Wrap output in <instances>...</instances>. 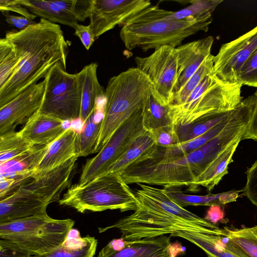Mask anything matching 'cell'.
Returning a JSON list of instances; mask_svg holds the SVG:
<instances>
[{
	"label": "cell",
	"instance_id": "cell-44",
	"mask_svg": "<svg viewBox=\"0 0 257 257\" xmlns=\"http://www.w3.org/2000/svg\"><path fill=\"white\" fill-rule=\"evenodd\" d=\"M74 34L77 36L87 50L93 45L95 38L89 25L78 24L74 28Z\"/></svg>",
	"mask_w": 257,
	"mask_h": 257
},
{
	"label": "cell",
	"instance_id": "cell-18",
	"mask_svg": "<svg viewBox=\"0 0 257 257\" xmlns=\"http://www.w3.org/2000/svg\"><path fill=\"white\" fill-rule=\"evenodd\" d=\"M222 230V233L218 235L179 231L171 236L181 237L192 242L211 257H250Z\"/></svg>",
	"mask_w": 257,
	"mask_h": 257
},
{
	"label": "cell",
	"instance_id": "cell-11",
	"mask_svg": "<svg viewBox=\"0 0 257 257\" xmlns=\"http://www.w3.org/2000/svg\"><path fill=\"white\" fill-rule=\"evenodd\" d=\"M137 68L150 80L153 93L163 105L172 103L178 75V62L175 48L164 46L150 55L135 58Z\"/></svg>",
	"mask_w": 257,
	"mask_h": 257
},
{
	"label": "cell",
	"instance_id": "cell-30",
	"mask_svg": "<svg viewBox=\"0 0 257 257\" xmlns=\"http://www.w3.org/2000/svg\"><path fill=\"white\" fill-rule=\"evenodd\" d=\"M170 110V104L163 105L157 100L153 95L152 87L144 107L142 123L144 129L152 132L173 125Z\"/></svg>",
	"mask_w": 257,
	"mask_h": 257
},
{
	"label": "cell",
	"instance_id": "cell-2",
	"mask_svg": "<svg viewBox=\"0 0 257 257\" xmlns=\"http://www.w3.org/2000/svg\"><path fill=\"white\" fill-rule=\"evenodd\" d=\"M5 37L14 45L20 62L0 87V107L45 78L56 63L60 62L66 69L69 52L60 26L43 18L24 30L8 31Z\"/></svg>",
	"mask_w": 257,
	"mask_h": 257
},
{
	"label": "cell",
	"instance_id": "cell-31",
	"mask_svg": "<svg viewBox=\"0 0 257 257\" xmlns=\"http://www.w3.org/2000/svg\"><path fill=\"white\" fill-rule=\"evenodd\" d=\"M98 109L95 108L86 120L83 127L78 132L76 139V156L85 157L95 153L101 127V121L95 119Z\"/></svg>",
	"mask_w": 257,
	"mask_h": 257
},
{
	"label": "cell",
	"instance_id": "cell-40",
	"mask_svg": "<svg viewBox=\"0 0 257 257\" xmlns=\"http://www.w3.org/2000/svg\"><path fill=\"white\" fill-rule=\"evenodd\" d=\"M245 99L251 107V113L242 140L251 139L257 142V89Z\"/></svg>",
	"mask_w": 257,
	"mask_h": 257
},
{
	"label": "cell",
	"instance_id": "cell-16",
	"mask_svg": "<svg viewBox=\"0 0 257 257\" xmlns=\"http://www.w3.org/2000/svg\"><path fill=\"white\" fill-rule=\"evenodd\" d=\"M213 42V37L209 36L175 48L178 70L173 96L180 91L205 59L211 54Z\"/></svg>",
	"mask_w": 257,
	"mask_h": 257
},
{
	"label": "cell",
	"instance_id": "cell-45",
	"mask_svg": "<svg viewBox=\"0 0 257 257\" xmlns=\"http://www.w3.org/2000/svg\"><path fill=\"white\" fill-rule=\"evenodd\" d=\"M6 22L10 25L20 30L25 29L28 27L36 23L23 16H17L10 14L8 12L3 13Z\"/></svg>",
	"mask_w": 257,
	"mask_h": 257
},
{
	"label": "cell",
	"instance_id": "cell-27",
	"mask_svg": "<svg viewBox=\"0 0 257 257\" xmlns=\"http://www.w3.org/2000/svg\"><path fill=\"white\" fill-rule=\"evenodd\" d=\"M49 145H34L21 155L0 164L1 175L12 173L34 174Z\"/></svg>",
	"mask_w": 257,
	"mask_h": 257
},
{
	"label": "cell",
	"instance_id": "cell-25",
	"mask_svg": "<svg viewBox=\"0 0 257 257\" xmlns=\"http://www.w3.org/2000/svg\"><path fill=\"white\" fill-rule=\"evenodd\" d=\"M241 141L232 144L213 160L196 178L192 186L194 189L202 186L210 192L228 173V165L233 162L232 157Z\"/></svg>",
	"mask_w": 257,
	"mask_h": 257
},
{
	"label": "cell",
	"instance_id": "cell-15",
	"mask_svg": "<svg viewBox=\"0 0 257 257\" xmlns=\"http://www.w3.org/2000/svg\"><path fill=\"white\" fill-rule=\"evenodd\" d=\"M45 81L35 84L0 107V136L15 132L40 108L44 97Z\"/></svg>",
	"mask_w": 257,
	"mask_h": 257
},
{
	"label": "cell",
	"instance_id": "cell-21",
	"mask_svg": "<svg viewBox=\"0 0 257 257\" xmlns=\"http://www.w3.org/2000/svg\"><path fill=\"white\" fill-rule=\"evenodd\" d=\"M80 83L71 90L55 97L43 99L37 112L63 121L80 119L82 97L80 78Z\"/></svg>",
	"mask_w": 257,
	"mask_h": 257
},
{
	"label": "cell",
	"instance_id": "cell-29",
	"mask_svg": "<svg viewBox=\"0 0 257 257\" xmlns=\"http://www.w3.org/2000/svg\"><path fill=\"white\" fill-rule=\"evenodd\" d=\"M235 108L226 112L212 114L186 125H173L177 144L189 141L202 135L231 115Z\"/></svg>",
	"mask_w": 257,
	"mask_h": 257
},
{
	"label": "cell",
	"instance_id": "cell-3",
	"mask_svg": "<svg viewBox=\"0 0 257 257\" xmlns=\"http://www.w3.org/2000/svg\"><path fill=\"white\" fill-rule=\"evenodd\" d=\"M235 141L233 132L225 128L199 149L175 161L155 162L143 158L118 174L127 184L192 186L209 164Z\"/></svg>",
	"mask_w": 257,
	"mask_h": 257
},
{
	"label": "cell",
	"instance_id": "cell-17",
	"mask_svg": "<svg viewBox=\"0 0 257 257\" xmlns=\"http://www.w3.org/2000/svg\"><path fill=\"white\" fill-rule=\"evenodd\" d=\"M170 236L163 235L134 241H125V246L115 249L108 244L98 257H174Z\"/></svg>",
	"mask_w": 257,
	"mask_h": 257
},
{
	"label": "cell",
	"instance_id": "cell-4",
	"mask_svg": "<svg viewBox=\"0 0 257 257\" xmlns=\"http://www.w3.org/2000/svg\"><path fill=\"white\" fill-rule=\"evenodd\" d=\"M167 10L150 6L127 20L120 31L126 48L144 51L164 46L177 48L186 38L200 31L207 32L212 21V14L180 20L167 17Z\"/></svg>",
	"mask_w": 257,
	"mask_h": 257
},
{
	"label": "cell",
	"instance_id": "cell-33",
	"mask_svg": "<svg viewBox=\"0 0 257 257\" xmlns=\"http://www.w3.org/2000/svg\"><path fill=\"white\" fill-rule=\"evenodd\" d=\"M33 146L20 132L0 136V164L21 155Z\"/></svg>",
	"mask_w": 257,
	"mask_h": 257
},
{
	"label": "cell",
	"instance_id": "cell-12",
	"mask_svg": "<svg viewBox=\"0 0 257 257\" xmlns=\"http://www.w3.org/2000/svg\"><path fill=\"white\" fill-rule=\"evenodd\" d=\"M257 49V26L236 39L223 44L213 57V72L221 81L238 83L241 67Z\"/></svg>",
	"mask_w": 257,
	"mask_h": 257
},
{
	"label": "cell",
	"instance_id": "cell-14",
	"mask_svg": "<svg viewBox=\"0 0 257 257\" xmlns=\"http://www.w3.org/2000/svg\"><path fill=\"white\" fill-rule=\"evenodd\" d=\"M17 2L37 17L74 28L79 21L84 22L89 18L92 0H17Z\"/></svg>",
	"mask_w": 257,
	"mask_h": 257
},
{
	"label": "cell",
	"instance_id": "cell-34",
	"mask_svg": "<svg viewBox=\"0 0 257 257\" xmlns=\"http://www.w3.org/2000/svg\"><path fill=\"white\" fill-rule=\"evenodd\" d=\"M223 229L225 234L249 256L257 257V225L241 228L226 226Z\"/></svg>",
	"mask_w": 257,
	"mask_h": 257
},
{
	"label": "cell",
	"instance_id": "cell-19",
	"mask_svg": "<svg viewBox=\"0 0 257 257\" xmlns=\"http://www.w3.org/2000/svg\"><path fill=\"white\" fill-rule=\"evenodd\" d=\"M239 104L231 115L212 127L202 135L189 141L168 147L158 146L157 149L153 153L145 158L155 162H168L190 154L221 133L237 112Z\"/></svg>",
	"mask_w": 257,
	"mask_h": 257
},
{
	"label": "cell",
	"instance_id": "cell-24",
	"mask_svg": "<svg viewBox=\"0 0 257 257\" xmlns=\"http://www.w3.org/2000/svg\"><path fill=\"white\" fill-rule=\"evenodd\" d=\"M164 193L176 204L184 208L188 206H209L218 205L223 206L234 202L239 196L240 191H231L224 193L206 195H189L184 193L178 186H166Z\"/></svg>",
	"mask_w": 257,
	"mask_h": 257
},
{
	"label": "cell",
	"instance_id": "cell-36",
	"mask_svg": "<svg viewBox=\"0 0 257 257\" xmlns=\"http://www.w3.org/2000/svg\"><path fill=\"white\" fill-rule=\"evenodd\" d=\"M213 57L211 54L205 59L180 91L174 95L172 104L183 103L204 77L213 71Z\"/></svg>",
	"mask_w": 257,
	"mask_h": 257
},
{
	"label": "cell",
	"instance_id": "cell-13",
	"mask_svg": "<svg viewBox=\"0 0 257 257\" xmlns=\"http://www.w3.org/2000/svg\"><path fill=\"white\" fill-rule=\"evenodd\" d=\"M151 5L149 0H92L88 25L96 39Z\"/></svg>",
	"mask_w": 257,
	"mask_h": 257
},
{
	"label": "cell",
	"instance_id": "cell-8",
	"mask_svg": "<svg viewBox=\"0 0 257 257\" xmlns=\"http://www.w3.org/2000/svg\"><path fill=\"white\" fill-rule=\"evenodd\" d=\"M242 85L224 83L213 71L206 76L181 105L170 104L173 125H184L214 113L235 109L243 100Z\"/></svg>",
	"mask_w": 257,
	"mask_h": 257
},
{
	"label": "cell",
	"instance_id": "cell-43",
	"mask_svg": "<svg viewBox=\"0 0 257 257\" xmlns=\"http://www.w3.org/2000/svg\"><path fill=\"white\" fill-rule=\"evenodd\" d=\"M0 257H32L11 241L0 238Z\"/></svg>",
	"mask_w": 257,
	"mask_h": 257
},
{
	"label": "cell",
	"instance_id": "cell-38",
	"mask_svg": "<svg viewBox=\"0 0 257 257\" xmlns=\"http://www.w3.org/2000/svg\"><path fill=\"white\" fill-rule=\"evenodd\" d=\"M237 81L242 85L257 88V49L240 68Z\"/></svg>",
	"mask_w": 257,
	"mask_h": 257
},
{
	"label": "cell",
	"instance_id": "cell-7",
	"mask_svg": "<svg viewBox=\"0 0 257 257\" xmlns=\"http://www.w3.org/2000/svg\"><path fill=\"white\" fill-rule=\"evenodd\" d=\"M60 205L73 208L80 213L119 210H135L134 193L117 173L107 172L83 184L70 187L58 201Z\"/></svg>",
	"mask_w": 257,
	"mask_h": 257
},
{
	"label": "cell",
	"instance_id": "cell-22",
	"mask_svg": "<svg viewBox=\"0 0 257 257\" xmlns=\"http://www.w3.org/2000/svg\"><path fill=\"white\" fill-rule=\"evenodd\" d=\"M64 122L37 111L19 132L33 145H49L66 129L63 125Z\"/></svg>",
	"mask_w": 257,
	"mask_h": 257
},
{
	"label": "cell",
	"instance_id": "cell-23",
	"mask_svg": "<svg viewBox=\"0 0 257 257\" xmlns=\"http://www.w3.org/2000/svg\"><path fill=\"white\" fill-rule=\"evenodd\" d=\"M98 65L91 63L78 72L82 84L80 119L83 122L95 108L97 100L104 96V90L98 81Z\"/></svg>",
	"mask_w": 257,
	"mask_h": 257
},
{
	"label": "cell",
	"instance_id": "cell-37",
	"mask_svg": "<svg viewBox=\"0 0 257 257\" xmlns=\"http://www.w3.org/2000/svg\"><path fill=\"white\" fill-rule=\"evenodd\" d=\"M222 2V0L193 1L190 2V6L179 11H168L167 17L172 20H180L196 18L206 14H212L215 8Z\"/></svg>",
	"mask_w": 257,
	"mask_h": 257
},
{
	"label": "cell",
	"instance_id": "cell-10",
	"mask_svg": "<svg viewBox=\"0 0 257 257\" xmlns=\"http://www.w3.org/2000/svg\"><path fill=\"white\" fill-rule=\"evenodd\" d=\"M143 110L144 108L125 121L98 154L86 162L78 184H84L106 173L133 141L146 131L142 123Z\"/></svg>",
	"mask_w": 257,
	"mask_h": 257
},
{
	"label": "cell",
	"instance_id": "cell-32",
	"mask_svg": "<svg viewBox=\"0 0 257 257\" xmlns=\"http://www.w3.org/2000/svg\"><path fill=\"white\" fill-rule=\"evenodd\" d=\"M97 244V240L93 236H79L72 246L69 247L63 243L49 253L32 257H94Z\"/></svg>",
	"mask_w": 257,
	"mask_h": 257
},
{
	"label": "cell",
	"instance_id": "cell-26",
	"mask_svg": "<svg viewBox=\"0 0 257 257\" xmlns=\"http://www.w3.org/2000/svg\"><path fill=\"white\" fill-rule=\"evenodd\" d=\"M157 147L154 135L152 133L145 131L133 141L125 153L109 167L107 172L120 173L132 164L149 156Z\"/></svg>",
	"mask_w": 257,
	"mask_h": 257
},
{
	"label": "cell",
	"instance_id": "cell-20",
	"mask_svg": "<svg viewBox=\"0 0 257 257\" xmlns=\"http://www.w3.org/2000/svg\"><path fill=\"white\" fill-rule=\"evenodd\" d=\"M77 133L73 127H67L60 137L49 145L46 154L36 169L33 178L58 167L76 156Z\"/></svg>",
	"mask_w": 257,
	"mask_h": 257
},
{
	"label": "cell",
	"instance_id": "cell-6",
	"mask_svg": "<svg viewBox=\"0 0 257 257\" xmlns=\"http://www.w3.org/2000/svg\"><path fill=\"white\" fill-rule=\"evenodd\" d=\"M78 157L24 183L0 199V224L46 212L50 203L59 201L68 186Z\"/></svg>",
	"mask_w": 257,
	"mask_h": 257
},
{
	"label": "cell",
	"instance_id": "cell-42",
	"mask_svg": "<svg viewBox=\"0 0 257 257\" xmlns=\"http://www.w3.org/2000/svg\"><path fill=\"white\" fill-rule=\"evenodd\" d=\"M0 10L2 13L10 11L17 13L33 21L37 17L27 8L19 4L17 0H1Z\"/></svg>",
	"mask_w": 257,
	"mask_h": 257
},
{
	"label": "cell",
	"instance_id": "cell-1",
	"mask_svg": "<svg viewBox=\"0 0 257 257\" xmlns=\"http://www.w3.org/2000/svg\"><path fill=\"white\" fill-rule=\"evenodd\" d=\"M134 193L137 207L134 212L112 225L98 227L99 233L118 229L121 238L134 241L172 234L179 231L220 234L222 228L174 202L163 189L143 183Z\"/></svg>",
	"mask_w": 257,
	"mask_h": 257
},
{
	"label": "cell",
	"instance_id": "cell-39",
	"mask_svg": "<svg viewBox=\"0 0 257 257\" xmlns=\"http://www.w3.org/2000/svg\"><path fill=\"white\" fill-rule=\"evenodd\" d=\"M246 182L243 194L257 207V160L246 170Z\"/></svg>",
	"mask_w": 257,
	"mask_h": 257
},
{
	"label": "cell",
	"instance_id": "cell-5",
	"mask_svg": "<svg viewBox=\"0 0 257 257\" xmlns=\"http://www.w3.org/2000/svg\"><path fill=\"white\" fill-rule=\"evenodd\" d=\"M152 87L149 78L137 67L109 79L104 90L105 104L95 153L125 121L144 108Z\"/></svg>",
	"mask_w": 257,
	"mask_h": 257
},
{
	"label": "cell",
	"instance_id": "cell-48",
	"mask_svg": "<svg viewBox=\"0 0 257 257\" xmlns=\"http://www.w3.org/2000/svg\"></svg>",
	"mask_w": 257,
	"mask_h": 257
},
{
	"label": "cell",
	"instance_id": "cell-9",
	"mask_svg": "<svg viewBox=\"0 0 257 257\" xmlns=\"http://www.w3.org/2000/svg\"><path fill=\"white\" fill-rule=\"evenodd\" d=\"M74 224L46 212L0 224V238L9 240L32 256L49 253L63 244Z\"/></svg>",
	"mask_w": 257,
	"mask_h": 257
},
{
	"label": "cell",
	"instance_id": "cell-41",
	"mask_svg": "<svg viewBox=\"0 0 257 257\" xmlns=\"http://www.w3.org/2000/svg\"><path fill=\"white\" fill-rule=\"evenodd\" d=\"M151 133L154 135L158 146L168 147L177 144L173 125L158 128Z\"/></svg>",
	"mask_w": 257,
	"mask_h": 257
},
{
	"label": "cell",
	"instance_id": "cell-47",
	"mask_svg": "<svg viewBox=\"0 0 257 257\" xmlns=\"http://www.w3.org/2000/svg\"><path fill=\"white\" fill-rule=\"evenodd\" d=\"M207 257H211V256H209V255H207Z\"/></svg>",
	"mask_w": 257,
	"mask_h": 257
},
{
	"label": "cell",
	"instance_id": "cell-46",
	"mask_svg": "<svg viewBox=\"0 0 257 257\" xmlns=\"http://www.w3.org/2000/svg\"><path fill=\"white\" fill-rule=\"evenodd\" d=\"M222 206L214 205L210 206L204 218L207 221L216 225L218 222H225L224 212Z\"/></svg>",
	"mask_w": 257,
	"mask_h": 257
},
{
	"label": "cell",
	"instance_id": "cell-28",
	"mask_svg": "<svg viewBox=\"0 0 257 257\" xmlns=\"http://www.w3.org/2000/svg\"><path fill=\"white\" fill-rule=\"evenodd\" d=\"M43 99L55 97L64 93L77 86L80 82L78 73L70 74L58 62L46 75Z\"/></svg>",
	"mask_w": 257,
	"mask_h": 257
},
{
	"label": "cell",
	"instance_id": "cell-35",
	"mask_svg": "<svg viewBox=\"0 0 257 257\" xmlns=\"http://www.w3.org/2000/svg\"><path fill=\"white\" fill-rule=\"evenodd\" d=\"M20 62L14 45L6 37L0 39V87L12 77Z\"/></svg>",
	"mask_w": 257,
	"mask_h": 257
}]
</instances>
